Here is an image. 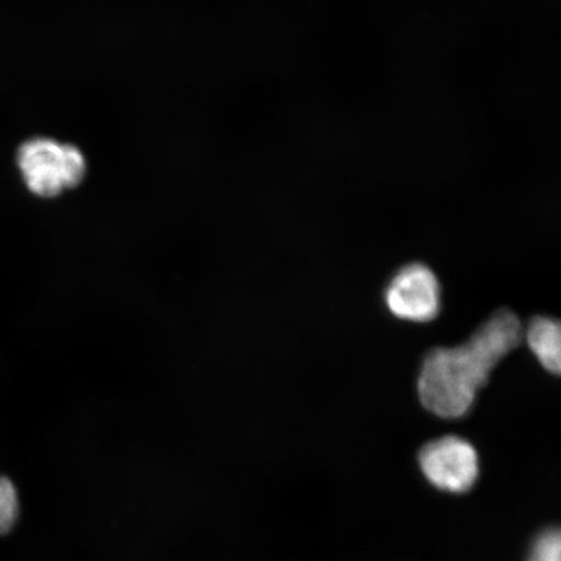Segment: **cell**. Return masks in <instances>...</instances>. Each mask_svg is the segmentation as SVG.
<instances>
[{"label": "cell", "instance_id": "5", "mask_svg": "<svg viewBox=\"0 0 561 561\" xmlns=\"http://www.w3.org/2000/svg\"><path fill=\"white\" fill-rule=\"evenodd\" d=\"M526 342L539 364L551 375L559 376L561 369L560 322L545 316H537L526 329Z\"/></svg>", "mask_w": 561, "mask_h": 561}, {"label": "cell", "instance_id": "1", "mask_svg": "<svg viewBox=\"0 0 561 561\" xmlns=\"http://www.w3.org/2000/svg\"><path fill=\"white\" fill-rule=\"evenodd\" d=\"M522 341L520 320L504 308L491 314L462 345L432 350L420 370L421 404L442 419L466 416L491 371Z\"/></svg>", "mask_w": 561, "mask_h": 561}, {"label": "cell", "instance_id": "2", "mask_svg": "<svg viewBox=\"0 0 561 561\" xmlns=\"http://www.w3.org/2000/svg\"><path fill=\"white\" fill-rule=\"evenodd\" d=\"M18 165L27 188L41 198L73 191L88 174V160L79 147L46 137L21 145Z\"/></svg>", "mask_w": 561, "mask_h": 561}, {"label": "cell", "instance_id": "4", "mask_svg": "<svg viewBox=\"0 0 561 561\" xmlns=\"http://www.w3.org/2000/svg\"><path fill=\"white\" fill-rule=\"evenodd\" d=\"M421 471L434 486L462 493L479 477V455L468 440L446 436L426 444L419 454Z\"/></svg>", "mask_w": 561, "mask_h": 561}, {"label": "cell", "instance_id": "6", "mask_svg": "<svg viewBox=\"0 0 561 561\" xmlns=\"http://www.w3.org/2000/svg\"><path fill=\"white\" fill-rule=\"evenodd\" d=\"M19 496L13 483L0 477V536L7 535L15 526L19 518Z\"/></svg>", "mask_w": 561, "mask_h": 561}, {"label": "cell", "instance_id": "3", "mask_svg": "<svg viewBox=\"0 0 561 561\" xmlns=\"http://www.w3.org/2000/svg\"><path fill=\"white\" fill-rule=\"evenodd\" d=\"M385 304L398 319L430 322L440 310L439 280L430 266L407 264L386 286Z\"/></svg>", "mask_w": 561, "mask_h": 561}, {"label": "cell", "instance_id": "7", "mask_svg": "<svg viewBox=\"0 0 561 561\" xmlns=\"http://www.w3.org/2000/svg\"><path fill=\"white\" fill-rule=\"evenodd\" d=\"M529 561H560V531L549 529L542 533L533 547Z\"/></svg>", "mask_w": 561, "mask_h": 561}]
</instances>
